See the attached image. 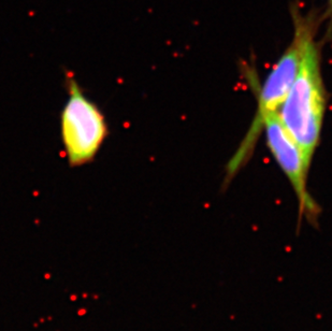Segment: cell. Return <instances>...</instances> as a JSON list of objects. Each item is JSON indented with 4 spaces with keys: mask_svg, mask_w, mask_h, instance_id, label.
I'll return each instance as SVG.
<instances>
[{
    "mask_svg": "<svg viewBox=\"0 0 332 331\" xmlns=\"http://www.w3.org/2000/svg\"><path fill=\"white\" fill-rule=\"evenodd\" d=\"M326 108L320 50L314 36L306 44L297 76L277 112L282 124L300 146L310 165L320 140Z\"/></svg>",
    "mask_w": 332,
    "mask_h": 331,
    "instance_id": "obj_2",
    "label": "cell"
},
{
    "mask_svg": "<svg viewBox=\"0 0 332 331\" xmlns=\"http://www.w3.org/2000/svg\"><path fill=\"white\" fill-rule=\"evenodd\" d=\"M293 37L291 42L277 59L267 75L263 84L257 89V109L254 119L226 167L225 183H229L246 165L263 131L264 120L269 115L277 113L299 71L305 47L316 35L317 17L302 14L292 8Z\"/></svg>",
    "mask_w": 332,
    "mask_h": 331,
    "instance_id": "obj_1",
    "label": "cell"
},
{
    "mask_svg": "<svg viewBox=\"0 0 332 331\" xmlns=\"http://www.w3.org/2000/svg\"><path fill=\"white\" fill-rule=\"evenodd\" d=\"M328 1V13L332 14V0H327Z\"/></svg>",
    "mask_w": 332,
    "mask_h": 331,
    "instance_id": "obj_5",
    "label": "cell"
},
{
    "mask_svg": "<svg viewBox=\"0 0 332 331\" xmlns=\"http://www.w3.org/2000/svg\"><path fill=\"white\" fill-rule=\"evenodd\" d=\"M267 146L292 187L299 204L298 231L302 218L317 227L320 207L308 191V171L311 165L305 160L300 146L280 122L277 113L269 115L264 120L263 131Z\"/></svg>",
    "mask_w": 332,
    "mask_h": 331,
    "instance_id": "obj_4",
    "label": "cell"
},
{
    "mask_svg": "<svg viewBox=\"0 0 332 331\" xmlns=\"http://www.w3.org/2000/svg\"><path fill=\"white\" fill-rule=\"evenodd\" d=\"M66 87L68 99L60 113V137L68 165L78 168L94 161L109 135V126L101 109L69 74Z\"/></svg>",
    "mask_w": 332,
    "mask_h": 331,
    "instance_id": "obj_3",
    "label": "cell"
}]
</instances>
